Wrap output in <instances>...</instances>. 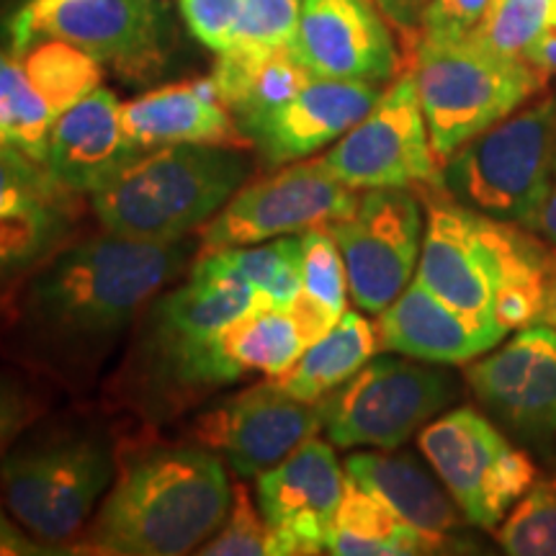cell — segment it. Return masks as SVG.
I'll return each instance as SVG.
<instances>
[{
    "label": "cell",
    "instance_id": "cell-1",
    "mask_svg": "<svg viewBox=\"0 0 556 556\" xmlns=\"http://www.w3.org/2000/svg\"><path fill=\"white\" fill-rule=\"evenodd\" d=\"M193 248L191 238L137 242L111 232L67 242L5 304L18 358L62 387L93 384Z\"/></svg>",
    "mask_w": 556,
    "mask_h": 556
},
{
    "label": "cell",
    "instance_id": "cell-2",
    "mask_svg": "<svg viewBox=\"0 0 556 556\" xmlns=\"http://www.w3.org/2000/svg\"><path fill=\"white\" fill-rule=\"evenodd\" d=\"M258 304V291L245 278L199 253L189 278L160 291L137 319L119 371L111 377L116 405L155 426L235 384L219 338Z\"/></svg>",
    "mask_w": 556,
    "mask_h": 556
},
{
    "label": "cell",
    "instance_id": "cell-3",
    "mask_svg": "<svg viewBox=\"0 0 556 556\" xmlns=\"http://www.w3.org/2000/svg\"><path fill=\"white\" fill-rule=\"evenodd\" d=\"M225 458L199 443H148L119 454L99 513L70 554L180 556L199 552L227 518Z\"/></svg>",
    "mask_w": 556,
    "mask_h": 556
},
{
    "label": "cell",
    "instance_id": "cell-4",
    "mask_svg": "<svg viewBox=\"0 0 556 556\" xmlns=\"http://www.w3.org/2000/svg\"><path fill=\"white\" fill-rule=\"evenodd\" d=\"M119 467L116 443L93 417L34 422L0 456V497L39 544L67 554Z\"/></svg>",
    "mask_w": 556,
    "mask_h": 556
},
{
    "label": "cell",
    "instance_id": "cell-5",
    "mask_svg": "<svg viewBox=\"0 0 556 556\" xmlns=\"http://www.w3.org/2000/svg\"><path fill=\"white\" fill-rule=\"evenodd\" d=\"M253 157L245 148L168 144L144 150L90 193L103 232L137 242L191 238L248 184Z\"/></svg>",
    "mask_w": 556,
    "mask_h": 556
},
{
    "label": "cell",
    "instance_id": "cell-6",
    "mask_svg": "<svg viewBox=\"0 0 556 556\" xmlns=\"http://www.w3.org/2000/svg\"><path fill=\"white\" fill-rule=\"evenodd\" d=\"M413 75L441 168L469 139L516 114L546 86V75L523 58L490 50L477 37L417 39Z\"/></svg>",
    "mask_w": 556,
    "mask_h": 556
},
{
    "label": "cell",
    "instance_id": "cell-7",
    "mask_svg": "<svg viewBox=\"0 0 556 556\" xmlns=\"http://www.w3.org/2000/svg\"><path fill=\"white\" fill-rule=\"evenodd\" d=\"M556 163V99L518 109L441 168V189L484 217L531 227Z\"/></svg>",
    "mask_w": 556,
    "mask_h": 556
},
{
    "label": "cell",
    "instance_id": "cell-8",
    "mask_svg": "<svg viewBox=\"0 0 556 556\" xmlns=\"http://www.w3.org/2000/svg\"><path fill=\"white\" fill-rule=\"evenodd\" d=\"M3 37L13 58L41 39L67 41L129 80L155 78L170 54V21L157 0H21Z\"/></svg>",
    "mask_w": 556,
    "mask_h": 556
},
{
    "label": "cell",
    "instance_id": "cell-9",
    "mask_svg": "<svg viewBox=\"0 0 556 556\" xmlns=\"http://www.w3.org/2000/svg\"><path fill=\"white\" fill-rule=\"evenodd\" d=\"M456 397L458 379L443 364L381 356L317 405L332 446L394 451Z\"/></svg>",
    "mask_w": 556,
    "mask_h": 556
},
{
    "label": "cell",
    "instance_id": "cell-10",
    "mask_svg": "<svg viewBox=\"0 0 556 556\" xmlns=\"http://www.w3.org/2000/svg\"><path fill=\"white\" fill-rule=\"evenodd\" d=\"M443 486L464 518L477 528H497L510 507L536 482L533 458L513 446L503 430L475 407H456L435 417L417 435Z\"/></svg>",
    "mask_w": 556,
    "mask_h": 556
},
{
    "label": "cell",
    "instance_id": "cell-11",
    "mask_svg": "<svg viewBox=\"0 0 556 556\" xmlns=\"http://www.w3.org/2000/svg\"><path fill=\"white\" fill-rule=\"evenodd\" d=\"M319 163L356 191H443L441 163L430 144L415 75H400L381 90L374 109Z\"/></svg>",
    "mask_w": 556,
    "mask_h": 556
},
{
    "label": "cell",
    "instance_id": "cell-12",
    "mask_svg": "<svg viewBox=\"0 0 556 556\" xmlns=\"http://www.w3.org/2000/svg\"><path fill=\"white\" fill-rule=\"evenodd\" d=\"M361 193L315 160L283 165L274 176L253 180L199 229V250L255 245L283 235L345 219Z\"/></svg>",
    "mask_w": 556,
    "mask_h": 556
},
{
    "label": "cell",
    "instance_id": "cell-13",
    "mask_svg": "<svg viewBox=\"0 0 556 556\" xmlns=\"http://www.w3.org/2000/svg\"><path fill=\"white\" fill-rule=\"evenodd\" d=\"M325 227L343 253L348 291L358 309L379 315L413 283L426 235L415 191L368 189L353 214Z\"/></svg>",
    "mask_w": 556,
    "mask_h": 556
},
{
    "label": "cell",
    "instance_id": "cell-14",
    "mask_svg": "<svg viewBox=\"0 0 556 556\" xmlns=\"http://www.w3.org/2000/svg\"><path fill=\"white\" fill-rule=\"evenodd\" d=\"M80 193L24 152L0 150V307L21 283L73 242Z\"/></svg>",
    "mask_w": 556,
    "mask_h": 556
},
{
    "label": "cell",
    "instance_id": "cell-15",
    "mask_svg": "<svg viewBox=\"0 0 556 556\" xmlns=\"http://www.w3.org/2000/svg\"><path fill=\"white\" fill-rule=\"evenodd\" d=\"M479 405L500 428L531 448L556 446V330L520 328L513 340L464 371Z\"/></svg>",
    "mask_w": 556,
    "mask_h": 556
},
{
    "label": "cell",
    "instance_id": "cell-16",
    "mask_svg": "<svg viewBox=\"0 0 556 556\" xmlns=\"http://www.w3.org/2000/svg\"><path fill=\"white\" fill-rule=\"evenodd\" d=\"M323 430L317 402L291 397L274 379L248 387L199 415L191 441L212 448L242 479H255L281 464Z\"/></svg>",
    "mask_w": 556,
    "mask_h": 556
},
{
    "label": "cell",
    "instance_id": "cell-17",
    "mask_svg": "<svg viewBox=\"0 0 556 556\" xmlns=\"http://www.w3.org/2000/svg\"><path fill=\"white\" fill-rule=\"evenodd\" d=\"M255 479L258 507L268 523V556L323 554L345 490L332 443L309 438Z\"/></svg>",
    "mask_w": 556,
    "mask_h": 556
},
{
    "label": "cell",
    "instance_id": "cell-18",
    "mask_svg": "<svg viewBox=\"0 0 556 556\" xmlns=\"http://www.w3.org/2000/svg\"><path fill=\"white\" fill-rule=\"evenodd\" d=\"M433 197L415 278L471 323L503 330L495 319L497 283L486 217L438 191Z\"/></svg>",
    "mask_w": 556,
    "mask_h": 556
},
{
    "label": "cell",
    "instance_id": "cell-19",
    "mask_svg": "<svg viewBox=\"0 0 556 556\" xmlns=\"http://www.w3.org/2000/svg\"><path fill=\"white\" fill-rule=\"evenodd\" d=\"M291 52L312 78L384 86L400 67L394 37L374 0H302Z\"/></svg>",
    "mask_w": 556,
    "mask_h": 556
},
{
    "label": "cell",
    "instance_id": "cell-20",
    "mask_svg": "<svg viewBox=\"0 0 556 556\" xmlns=\"http://www.w3.org/2000/svg\"><path fill=\"white\" fill-rule=\"evenodd\" d=\"M381 86L366 80L312 78L289 103L242 131L266 165L283 168L338 142L379 101Z\"/></svg>",
    "mask_w": 556,
    "mask_h": 556
},
{
    "label": "cell",
    "instance_id": "cell-21",
    "mask_svg": "<svg viewBox=\"0 0 556 556\" xmlns=\"http://www.w3.org/2000/svg\"><path fill=\"white\" fill-rule=\"evenodd\" d=\"M122 124V103L99 86L54 122L45 165L65 189L90 197L142 155Z\"/></svg>",
    "mask_w": 556,
    "mask_h": 556
},
{
    "label": "cell",
    "instance_id": "cell-22",
    "mask_svg": "<svg viewBox=\"0 0 556 556\" xmlns=\"http://www.w3.org/2000/svg\"><path fill=\"white\" fill-rule=\"evenodd\" d=\"M379 345L428 364H469L503 343L507 332L482 328L448 307L417 278L377 319Z\"/></svg>",
    "mask_w": 556,
    "mask_h": 556
},
{
    "label": "cell",
    "instance_id": "cell-23",
    "mask_svg": "<svg viewBox=\"0 0 556 556\" xmlns=\"http://www.w3.org/2000/svg\"><path fill=\"white\" fill-rule=\"evenodd\" d=\"M122 124L139 150L168 144L250 148L212 78L170 83L122 103Z\"/></svg>",
    "mask_w": 556,
    "mask_h": 556
},
{
    "label": "cell",
    "instance_id": "cell-24",
    "mask_svg": "<svg viewBox=\"0 0 556 556\" xmlns=\"http://www.w3.org/2000/svg\"><path fill=\"white\" fill-rule=\"evenodd\" d=\"M345 477L430 536L451 539L469 523L438 475H430L413 454H389L384 448L351 454L345 458Z\"/></svg>",
    "mask_w": 556,
    "mask_h": 556
},
{
    "label": "cell",
    "instance_id": "cell-25",
    "mask_svg": "<svg viewBox=\"0 0 556 556\" xmlns=\"http://www.w3.org/2000/svg\"><path fill=\"white\" fill-rule=\"evenodd\" d=\"M456 541L430 536L351 477L330 523L325 552L336 556H415L454 552Z\"/></svg>",
    "mask_w": 556,
    "mask_h": 556
},
{
    "label": "cell",
    "instance_id": "cell-26",
    "mask_svg": "<svg viewBox=\"0 0 556 556\" xmlns=\"http://www.w3.org/2000/svg\"><path fill=\"white\" fill-rule=\"evenodd\" d=\"M219 99L235 116L240 131L266 119L312 80L307 67L291 50L245 52L227 50L217 54L212 75Z\"/></svg>",
    "mask_w": 556,
    "mask_h": 556
},
{
    "label": "cell",
    "instance_id": "cell-27",
    "mask_svg": "<svg viewBox=\"0 0 556 556\" xmlns=\"http://www.w3.org/2000/svg\"><path fill=\"white\" fill-rule=\"evenodd\" d=\"M492 258H495V319L503 330L541 323L546 294V268L552 253L531 229L486 217Z\"/></svg>",
    "mask_w": 556,
    "mask_h": 556
},
{
    "label": "cell",
    "instance_id": "cell-28",
    "mask_svg": "<svg viewBox=\"0 0 556 556\" xmlns=\"http://www.w3.org/2000/svg\"><path fill=\"white\" fill-rule=\"evenodd\" d=\"M377 325H371L361 312L348 309L332 330L304 348L294 366L274 381L291 397L319 402L356 377L379 351Z\"/></svg>",
    "mask_w": 556,
    "mask_h": 556
},
{
    "label": "cell",
    "instance_id": "cell-29",
    "mask_svg": "<svg viewBox=\"0 0 556 556\" xmlns=\"http://www.w3.org/2000/svg\"><path fill=\"white\" fill-rule=\"evenodd\" d=\"M219 345L229 371L238 381L250 374H266L268 379L281 377L307 348L291 309L263 307V304L235 319L222 332Z\"/></svg>",
    "mask_w": 556,
    "mask_h": 556
},
{
    "label": "cell",
    "instance_id": "cell-30",
    "mask_svg": "<svg viewBox=\"0 0 556 556\" xmlns=\"http://www.w3.org/2000/svg\"><path fill=\"white\" fill-rule=\"evenodd\" d=\"M348 274L343 253L328 227L302 232V294L291 307L304 343L312 345L348 312Z\"/></svg>",
    "mask_w": 556,
    "mask_h": 556
},
{
    "label": "cell",
    "instance_id": "cell-31",
    "mask_svg": "<svg viewBox=\"0 0 556 556\" xmlns=\"http://www.w3.org/2000/svg\"><path fill=\"white\" fill-rule=\"evenodd\" d=\"M199 253L245 278L258 291L263 307L291 309L302 294V235Z\"/></svg>",
    "mask_w": 556,
    "mask_h": 556
},
{
    "label": "cell",
    "instance_id": "cell-32",
    "mask_svg": "<svg viewBox=\"0 0 556 556\" xmlns=\"http://www.w3.org/2000/svg\"><path fill=\"white\" fill-rule=\"evenodd\" d=\"M60 111L26 78L16 58L0 70V150L24 152L45 163L47 142Z\"/></svg>",
    "mask_w": 556,
    "mask_h": 556
},
{
    "label": "cell",
    "instance_id": "cell-33",
    "mask_svg": "<svg viewBox=\"0 0 556 556\" xmlns=\"http://www.w3.org/2000/svg\"><path fill=\"white\" fill-rule=\"evenodd\" d=\"M16 60L24 67L26 78L50 99L60 116L73 103L86 99L103 80V65L99 60L60 39H41L16 54Z\"/></svg>",
    "mask_w": 556,
    "mask_h": 556
},
{
    "label": "cell",
    "instance_id": "cell-34",
    "mask_svg": "<svg viewBox=\"0 0 556 556\" xmlns=\"http://www.w3.org/2000/svg\"><path fill=\"white\" fill-rule=\"evenodd\" d=\"M497 541L513 556H556V475L528 486L497 526Z\"/></svg>",
    "mask_w": 556,
    "mask_h": 556
},
{
    "label": "cell",
    "instance_id": "cell-35",
    "mask_svg": "<svg viewBox=\"0 0 556 556\" xmlns=\"http://www.w3.org/2000/svg\"><path fill=\"white\" fill-rule=\"evenodd\" d=\"M302 0H242L229 50L278 52L291 50Z\"/></svg>",
    "mask_w": 556,
    "mask_h": 556
},
{
    "label": "cell",
    "instance_id": "cell-36",
    "mask_svg": "<svg viewBox=\"0 0 556 556\" xmlns=\"http://www.w3.org/2000/svg\"><path fill=\"white\" fill-rule=\"evenodd\" d=\"M552 0H492L490 11L471 37L490 50L520 58L544 26Z\"/></svg>",
    "mask_w": 556,
    "mask_h": 556
},
{
    "label": "cell",
    "instance_id": "cell-37",
    "mask_svg": "<svg viewBox=\"0 0 556 556\" xmlns=\"http://www.w3.org/2000/svg\"><path fill=\"white\" fill-rule=\"evenodd\" d=\"M201 556H268V523L245 484L232 486V505L222 528L199 546Z\"/></svg>",
    "mask_w": 556,
    "mask_h": 556
},
{
    "label": "cell",
    "instance_id": "cell-38",
    "mask_svg": "<svg viewBox=\"0 0 556 556\" xmlns=\"http://www.w3.org/2000/svg\"><path fill=\"white\" fill-rule=\"evenodd\" d=\"M242 0H178L180 16L191 37L208 52L222 54L232 47Z\"/></svg>",
    "mask_w": 556,
    "mask_h": 556
},
{
    "label": "cell",
    "instance_id": "cell-39",
    "mask_svg": "<svg viewBox=\"0 0 556 556\" xmlns=\"http://www.w3.org/2000/svg\"><path fill=\"white\" fill-rule=\"evenodd\" d=\"M45 402L29 379L0 371V456L9 451L26 428L39 420Z\"/></svg>",
    "mask_w": 556,
    "mask_h": 556
},
{
    "label": "cell",
    "instance_id": "cell-40",
    "mask_svg": "<svg viewBox=\"0 0 556 556\" xmlns=\"http://www.w3.org/2000/svg\"><path fill=\"white\" fill-rule=\"evenodd\" d=\"M492 0H430L420 21V39H467L482 24Z\"/></svg>",
    "mask_w": 556,
    "mask_h": 556
},
{
    "label": "cell",
    "instance_id": "cell-41",
    "mask_svg": "<svg viewBox=\"0 0 556 556\" xmlns=\"http://www.w3.org/2000/svg\"><path fill=\"white\" fill-rule=\"evenodd\" d=\"M62 554L58 548L39 544L31 533H26L18 526V520L11 516L5 507L3 497H0V556H52Z\"/></svg>",
    "mask_w": 556,
    "mask_h": 556
},
{
    "label": "cell",
    "instance_id": "cell-42",
    "mask_svg": "<svg viewBox=\"0 0 556 556\" xmlns=\"http://www.w3.org/2000/svg\"><path fill=\"white\" fill-rule=\"evenodd\" d=\"M520 58L528 65L536 67L539 73H544L546 78L556 73V0H552V9L546 13L541 31L533 37V41L526 47Z\"/></svg>",
    "mask_w": 556,
    "mask_h": 556
},
{
    "label": "cell",
    "instance_id": "cell-43",
    "mask_svg": "<svg viewBox=\"0 0 556 556\" xmlns=\"http://www.w3.org/2000/svg\"><path fill=\"white\" fill-rule=\"evenodd\" d=\"M394 29L402 34H420V21L430 0H374Z\"/></svg>",
    "mask_w": 556,
    "mask_h": 556
},
{
    "label": "cell",
    "instance_id": "cell-44",
    "mask_svg": "<svg viewBox=\"0 0 556 556\" xmlns=\"http://www.w3.org/2000/svg\"><path fill=\"white\" fill-rule=\"evenodd\" d=\"M531 232H536L541 240L548 242V245L556 248V163L552 170V180H548V189L544 193V201H541L536 217L531 222Z\"/></svg>",
    "mask_w": 556,
    "mask_h": 556
},
{
    "label": "cell",
    "instance_id": "cell-45",
    "mask_svg": "<svg viewBox=\"0 0 556 556\" xmlns=\"http://www.w3.org/2000/svg\"><path fill=\"white\" fill-rule=\"evenodd\" d=\"M541 323L556 330V255L552 253L546 268V294H544V312H541Z\"/></svg>",
    "mask_w": 556,
    "mask_h": 556
},
{
    "label": "cell",
    "instance_id": "cell-46",
    "mask_svg": "<svg viewBox=\"0 0 556 556\" xmlns=\"http://www.w3.org/2000/svg\"><path fill=\"white\" fill-rule=\"evenodd\" d=\"M11 58H13V54H11L9 47H0V70L5 67V62H9Z\"/></svg>",
    "mask_w": 556,
    "mask_h": 556
}]
</instances>
